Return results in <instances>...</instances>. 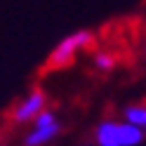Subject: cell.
I'll list each match as a JSON object with an SVG mask.
<instances>
[{"instance_id":"3","label":"cell","mask_w":146,"mask_h":146,"mask_svg":"<svg viewBox=\"0 0 146 146\" xmlns=\"http://www.w3.org/2000/svg\"><path fill=\"white\" fill-rule=\"evenodd\" d=\"M42 106H45V94L40 92V90H33V92L14 108V120H17V123L35 120V118L42 113Z\"/></svg>"},{"instance_id":"6","label":"cell","mask_w":146,"mask_h":146,"mask_svg":"<svg viewBox=\"0 0 146 146\" xmlns=\"http://www.w3.org/2000/svg\"><path fill=\"white\" fill-rule=\"evenodd\" d=\"M94 64H97V68H102V71H108V68H113L115 59L111 57V54H106V52H99L97 57H94Z\"/></svg>"},{"instance_id":"4","label":"cell","mask_w":146,"mask_h":146,"mask_svg":"<svg viewBox=\"0 0 146 146\" xmlns=\"http://www.w3.org/2000/svg\"><path fill=\"white\" fill-rule=\"evenodd\" d=\"M59 132V125L54 123V125H42V127H35V130L26 137V144L29 146H40V144H47L52 141L54 137H57Z\"/></svg>"},{"instance_id":"5","label":"cell","mask_w":146,"mask_h":146,"mask_svg":"<svg viewBox=\"0 0 146 146\" xmlns=\"http://www.w3.org/2000/svg\"><path fill=\"white\" fill-rule=\"evenodd\" d=\"M125 120L132 123V125H137V127H146V104L127 106L125 108Z\"/></svg>"},{"instance_id":"2","label":"cell","mask_w":146,"mask_h":146,"mask_svg":"<svg viewBox=\"0 0 146 146\" xmlns=\"http://www.w3.org/2000/svg\"><path fill=\"white\" fill-rule=\"evenodd\" d=\"M90 42H92V33H90V31H78V33L66 35V38L52 50L50 59H47V66L50 68H64V66H68V64L76 59V54L80 50L90 47Z\"/></svg>"},{"instance_id":"1","label":"cell","mask_w":146,"mask_h":146,"mask_svg":"<svg viewBox=\"0 0 146 146\" xmlns=\"http://www.w3.org/2000/svg\"><path fill=\"white\" fill-rule=\"evenodd\" d=\"M144 132L132 123H102L94 132L97 146H137L141 144Z\"/></svg>"}]
</instances>
